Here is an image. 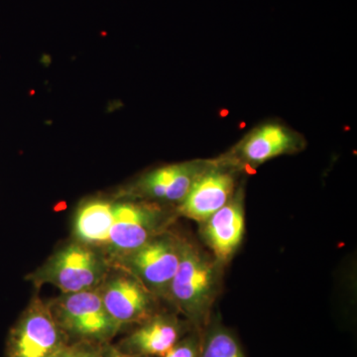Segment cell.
Here are the masks:
<instances>
[{
  "instance_id": "1",
  "label": "cell",
  "mask_w": 357,
  "mask_h": 357,
  "mask_svg": "<svg viewBox=\"0 0 357 357\" xmlns=\"http://www.w3.org/2000/svg\"><path fill=\"white\" fill-rule=\"evenodd\" d=\"M218 289V260L183 241L182 255L174 276L168 300L197 328L208 325Z\"/></svg>"
},
{
  "instance_id": "2",
  "label": "cell",
  "mask_w": 357,
  "mask_h": 357,
  "mask_svg": "<svg viewBox=\"0 0 357 357\" xmlns=\"http://www.w3.org/2000/svg\"><path fill=\"white\" fill-rule=\"evenodd\" d=\"M172 213L161 204L144 201H114L112 225L100 253L109 263L137 250L154 237L165 232Z\"/></svg>"
},
{
  "instance_id": "3",
  "label": "cell",
  "mask_w": 357,
  "mask_h": 357,
  "mask_svg": "<svg viewBox=\"0 0 357 357\" xmlns=\"http://www.w3.org/2000/svg\"><path fill=\"white\" fill-rule=\"evenodd\" d=\"M110 269L100 251L75 241L52 255L27 280L36 287L50 284L62 294L77 293L100 287Z\"/></svg>"
},
{
  "instance_id": "4",
  "label": "cell",
  "mask_w": 357,
  "mask_h": 357,
  "mask_svg": "<svg viewBox=\"0 0 357 357\" xmlns=\"http://www.w3.org/2000/svg\"><path fill=\"white\" fill-rule=\"evenodd\" d=\"M54 318L70 342L109 344L121 330L103 305L100 287L72 294H62L48 303Z\"/></svg>"
},
{
  "instance_id": "5",
  "label": "cell",
  "mask_w": 357,
  "mask_h": 357,
  "mask_svg": "<svg viewBox=\"0 0 357 357\" xmlns=\"http://www.w3.org/2000/svg\"><path fill=\"white\" fill-rule=\"evenodd\" d=\"M183 241L163 232L112 265L132 275L156 298L168 299L169 289L177 272Z\"/></svg>"
},
{
  "instance_id": "6",
  "label": "cell",
  "mask_w": 357,
  "mask_h": 357,
  "mask_svg": "<svg viewBox=\"0 0 357 357\" xmlns=\"http://www.w3.org/2000/svg\"><path fill=\"white\" fill-rule=\"evenodd\" d=\"M69 342L49 304L34 298L8 333L6 356L51 357Z\"/></svg>"
},
{
  "instance_id": "7",
  "label": "cell",
  "mask_w": 357,
  "mask_h": 357,
  "mask_svg": "<svg viewBox=\"0 0 357 357\" xmlns=\"http://www.w3.org/2000/svg\"><path fill=\"white\" fill-rule=\"evenodd\" d=\"M213 164L211 161L194 160L160 167L121 191L119 198L178 206L184 201L195 182Z\"/></svg>"
},
{
  "instance_id": "8",
  "label": "cell",
  "mask_w": 357,
  "mask_h": 357,
  "mask_svg": "<svg viewBox=\"0 0 357 357\" xmlns=\"http://www.w3.org/2000/svg\"><path fill=\"white\" fill-rule=\"evenodd\" d=\"M100 292L105 309L121 328L139 325L156 314V297L132 275L122 270L121 273L107 275Z\"/></svg>"
},
{
  "instance_id": "9",
  "label": "cell",
  "mask_w": 357,
  "mask_h": 357,
  "mask_svg": "<svg viewBox=\"0 0 357 357\" xmlns=\"http://www.w3.org/2000/svg\"><path fill=\"white\" fill-rule=\"evenodd\" d=\"M234 173L213 162L195 182L187 196L178 206V215L204 222L234 197Z\"/></svg>"
},
{
  "instance_id": "10",
  "label": "cell",
  "mask_w": 357,
  "mask_h": 357,
  "mask_svg": "<svg viewBox=\"0 0 357 357\" xmlns=\"http://www.w3.org/2000/svg\"><path fill=\"white\" fill-rule=\"evenodd\" d=\"M188 328L176 316L155 314L138 325L119 345L121 351L140 357H163L184 337Z\"/></svg>"
},
{
  "instance_id": "11",
  "label": "cell",
  "mask_w": 357,
  "mask_h": 357,
  "mask_svg": "<svg viewBox=\"0 0 357 357\" xmlns=\"http://www.w3.org/2000/svg\"><path fill=\"white\" fill-rule=\"evenodd\" d=\"M302 140L290 128L277 123H266L251 131L239 143L237 159L246 165L257 167L281 155L297 151Z\"/></svg>"
},
{
  "instance_id": "12",
  "label": "cell",
  "mask_w": 357,
  "mask_h": 357,
  "mask_svg": "<svg viewBox=\"0 0 357 357\" xmlns=\"http://www.w3.org/2000/svg\"><path fill=\"white\" fill-rule=\"evenodd\" d=\"M204 223V236L215 258L227 260L243 241L244 213L241 192Z\"/></svg>"
},
{
  "instance_id": "13",
  "label": "cell",
  "mask_w": 357,
  "mask_h": 357,
  "mask_svg": "<svg viewBox=\"0 0 357 357\" xmlns=\"http://www.w3.org/2000/svg\"><path fill=\"white\" fill-rule=\"evenodd\" d=\"M114 201L93 199L79 206L74 220L76 241L102 251L112 225Z\"/></svg>"
},
{
  "instance_id": "14",
  "label": "cell",
  "mask_w": 357,
  "mask_h": 357,
  "mask_svg": "<svg viewBox=\"0 0 357 357\" xmlns=\"http://www.w3.org/2000/svg\"><path fill=\"white\" fill-rule=\"evenodd\" d=\"M199 357H245L236 335L222 324L208 326L202 337Z\"/></svg>"
},
{
  "instance_id": "15",
  "label": "cell",
  "mask_w": 357,
  "mask_h": 357,
  "mask_svg": "<svg viewBox=\"0 0 357 357\" xmlns=\"http://www.w3.org/2000/svg\"><path fill=\"white\" fill-rule=\"evenodd\" d=\"M107 345L84 340L69 342L51 357H102Z\"/></svg>"
},
{
  "instance_id": "16",
  "label": "cell",
  "mask_w": 357,
  "mask_h": 357,
  "mask_svg": "<svg viewBox=\"0 0 357 357\" xmlns=\"http://www.w3.org/2000/svg\"><path fill=\"white\" fill-rule=\"evenodd\" d=\"M201 345V335L192 333L181 338L163 357H199Z\"/></svg>"
},
{
  "instance_id": "17",
  "label": "cell",
  "mask_w": 357,
  "mask_h": 357,
  "mask_svg": "<svg viewBox=\"0 0 357 357\" xmlns=\"http://www.w3.org/2000/svg\"><path fill=\"white\" fill-rule=\"evenodd\" d=\"M102 357H140L133 356V354H128V352L121 351L117 347H112V345H107L105 351L103 352Z\"/></svg>"
}]
</instances>
